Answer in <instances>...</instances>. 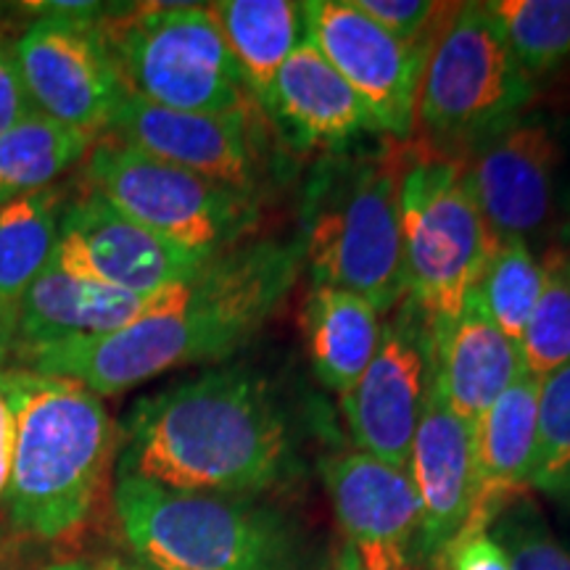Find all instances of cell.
<instances>
[{
  "label": "cell",
  "mask_w": 570,
  "mask_h": 570,
  "mask_svg": "<svg viewBox=\"0 0 570 570\" xmlns=\"http://www.w3.org/2000/svg\"><path fill=\"white\" fill-rule=\"evenodd\" d=\"M302 246L281 240L240 244L214 256L194 281L138 323L101 338L67 341L13 356L19 367L69 377L98 396L246 346L291 296L302 273Z\"/></svg>",
  "instance_id": "obj_1"
},
{
  "label": "cell",
  "mask_w": 570,
  "mask_h": 570,
  "mask_svg": "<svg viewBox=\"0 0 570 570\" xmlns=\"http://www.w3.org/2000/svg\"><path fill=\"white\" fill-rule=\"evenodd\" d=\"M117 475L177 491L254 497L296 465L294 433L262 375L225 367L140 396L119 425Z\"/></svg>",
  "instance_id": "obj_2"
},
{
  "label": "cell",
  "mask_w": 570,
  "mask_h": 570,
  "mask_svg": "<svg viewBox=\"0 0 570 570\" xmlns=\"http://www.w3.org/2000/svg\"><path fill=\"white\" fill-rule=\"evenodd\" d=\"M0 394L17 423L6 512L24 537L59 541L98 508L119 454V425L104 399L69 377L6 365Z\"/></svg>",
  "instance_id": "obj_3"
},
{
  "label": "cell",
  "mask_w": 570,
  "mask_h": 570,
  "mask_svg": "<svg viewBox=\"0 0 570 570\" xmlns=\"http://www.w3.org/2000/svg\"><path fill=\"white\" fill-rule=\"evenodd\" d=\"M402 142L327 151L302 202V262L312 285L367 298L386 317L404 298L399 233Z\"/></svg>",
  "instance_id": "obj_4"
},
{
  "label": "cell",
  "mask_w": 570,
  "mask_h": 570,
  "mask_svg": "<svg viewBox=\"0 0 570 570\" xmlns=\"http://www.w3.org/2000/svg\"><path fill=\"white\" fill-rule=\"evenodd\" d=\"M114 512L132 558L154 570H294L296 539L252 497L198 494L117 475Z\"/></svg>",
  "instance_id": "obj_5"
},
{
  "label": "cell",
  "mask_w": 570,
  "mask_h": 570,
  "mask_svg": "<svg viewBox=\"0 0 570 570\" xmlns=\"http://www.w3.org/2000/svg\"><path fill=\"white\" fill-rule=\"evenodd\" d=\"M399 233L404 296L431 323L458 317L497 244L460 159L417 140L402 142Z\"/></svg>",
  "instance_id": "obj_6"
},
{
  "label": "cell",
  "mask_w": 570,
  "mask_h": 570,
  "mask_svg": "<svg viewBox=\"0 0 570 570\" xmlns=\"http://www.w3.org/2000/svg\"><path fill=\"white\" fill-rule=\"evenodd\" d=\"M531 98L533 82L518 67L487 3H454L428 48L412 140L462 159L523 117Z\"/></svg>",
  "instance_id": "obj_7"
},
{
  "label": "cell",
  "mask_w": 570,
  "mask_h": 570,
  "mask_svg": "<svg viewBox=\"0 0 570 570\" xmlns=\"http://www.w3.org/2000/svg\"><path fill=\"white\" fill-rule=\"evenodd\" d=\"M125 90L177 111H259L209 6H138L104 17ZM262 114V111H259Z\"/></svg>",
  "instance_id": "obj_8"
},
{
  "label": "cell",
  "mask_w": 570,
  "mask_h": 570,
  "mask_svg": "<svg viewBox=\"0 0 570 570\" xmlns=\"http://www.w3.org/2000/svg\"><path fill=\"white\" fill-rule=\"evenodd\" d=\"M85 185L127 219L206 259L230 252L259 223L256 198L159 161L117 138L85 156Z\"/></svg>",
  "instance_id": "obj_9"
},
{
  "label": "cell",
  "mask_w": 570,
  "mask_h": 570,
  "mask_svg": "<svg viewBox=\"0 0 570 570\" xmlns=\"http://www.w3.org/2000/svg\"><path fill=\"white\" fill-rule=\"evenodd\" d=\"M13 46L32 106L48 119L104 138L127 98L104 35L101 3H46Z\"/></svg>",
  "instance_id": "obj_10"
},
{
  "label": "cell",
  "mask_w": 570,
  "mask_h": 570,
  "mask_svg": "<svg viewBox=\"0 0 570 570\" xmlns=\"http://www.w3.org/2000/svg\"><path fill=\"white\" fill-rule=\"evenodd\" d=\"M436 381L433 325L407 296L383 317L365 373L341 396L356 452L407 470L412 439Z\"/></svg>",
  "instance_id": "obj_11"
},
{
  "label": "cell",
  "mask_w": 570,
  "mask_h": 570,
  "mask_svg": "<svg viewBox=\"0 0 570 570\" xmlns=\"http://www.w3.org/2000/svg\"><path fill=\"white\" fill-rule=\"evenodd\" d=\"M304 19L306 40L367 106L377 132L396 142L412 140L431 46L399 40L352 0H309Z\"/></svg>",
  "instance_id": "obj_12"
},
{
  "label": "cell",
  "mask_w": 570,
  "mask_h": 570,
  "mask_svg": "<svg viewBox=\"0 0 570 570\" xmlns=\"http://www.w3.org/2000/svg\"><path fill=\"white\" fill-rule=\"evenodd\" d=\"M259 117V111L164 109L127 92L109 135L154 159L175 164L259 202V188L265 183Z\"/></svg>",
  "instance_id": "obj_13"
},
{
  "label": "cell",
  "mask_w": 570,
  "mask_h": 570,
  "mask_svg": "<svg viewBox=\"0 0 570 570\" xmlns=\"http://www.w3.org/2000/svg\"><path fill=\"white\" fill-rule=\"evenodd\" d=\"M51 262L111 288L159 294L190 283L212 259L159 238L88 190L63 202Z\"/></svg>",
  "instance_id": "obj_14"
},
{
  "label": "cell",
  "mask_w": 570,
  "mask_h": 570,
  "mask_svg": "<svg viewBox=\"0 0 570 570\" xmlns=\"http://www.w3.org/2000/svg\"><path fill=\"white\" fill-rule=\"evenodd\" d=\"M475 204L494 238H539L558 209L562 148L541 117L523 114L462 156Z\"/></svg>",
  "instance_id": "obj_15"
},
{
  "label": "cell",
  "mask_w": 570,
  "mask_h": 570,
  "mask_svg": "<svg viewBox=\"0 0 570 570\" xmlns=\"http://www.w3.org/2000/svg\"><path fill=\"white\" fill-rule=\"evenodd\" d=\"M323 479L362 570H423L420 504L407 470L348 452L325 462Z\"/></svg>",
  "instance_id": "obj_16"
},
{
  "label": "cell",
  "mask_w": 570,
  "mask_h": 570,
  "mask_svg": "<svg viewBox=\"0 0 570 570\" xmlns=\"http://www.w3.org/2000/svg\"><path fill=\"white\" fill-rule=\"evenodd\" d=\"M407 475L420 504V566L441 570L475 502L473 425L454 415L433 386L412 439Z\"/></svg>",
  "instance_id": "obj_17"
},
{
  "label": "cell",
  "mask_w": 570,
  "mask_h": 570,
  "mask_svg": "<svg viewBox=\"0 0 570 570\" xmlns=\"http://www.w3.org/2000/svg\"><path fill=\"white\" fill-rule=\"evenodd\" d=\"M175 288L159 294H132L111 285L63 273L53 262L21 298L11 356L67 341L101 338L138 323L169 302Z\"/></svg>",
  "instance_id": "obj_18"
},
{
  "label": "cell",
  "mask_w": 570,
  "mask_h": 570,
  "mask_svg": "<svg viewBox=\"0 0 570 570\" xmlns=\"http://www.w3.org/2000/svg\"><path fill=\"white\" fill-rule=\"evenodd\" d=\"M433 325L439 396L454 415L475 425L491 404L523 375L520 346L489 317L473 291L458 317Z\"/></svg>",
  "instance_id": "obj_19"
},
{
  "label": "cell",
  "mask_w": 570,
  "mask_h": 570,
  "mask_svg": "<svg viewBox=\"0 0 570 570\" xmlns=\"http://www.w3.org/2000/svg\"><path fill=\"white\" fill-rule=\"evenodd\" d=\"M265 117L302 148L325 154L354 146L362 135H381L367 106L309 40L277 71Z\"/></svg>",
  "instance_id": "obj_20"
},
{
  "label": "cell",
  "mask_w": 570,
  "mask_h": 570,
  "mask_svg": "<svg viewBox=\"0 0 570 570\" xmlns=\"http://www.w3.org/2000/svg\"><path fill=\"white\" fill-rule=\"evenodd\" d=\"M537 446L539 377L523 373L473 425L475 502L465 529H489L504 504L531 489Z\"/></svg>",
  "instance_id": "obj_21"
},
{
  "label": "cell",
  "mask_w": 570,
  "mask_h": 570,
  "mask_svg": "<svg viewBox=\"0 0 570 570\" xmlns=\"http://www.w3.org/2000/svg\"><path fill=\"white\" fill-rule=\"evenodd\" d=\"M230 48L240 82L265 117L277 71L306 40L304 3L296 0H219L209 6Z\"/></svg>",
  "instance_id": "obj_22"
},
{
  "label": "cell",
  "mask_w": 570,
  "mask_h": 570,
  "mask_svg": "<svg viewBox=\"0 0 570 570\" xmlns=\"http://www.w3.org/2000/svg\"><path fill=\"white\" fill-rule=\"evenodd\" d=\"M381 325V312L367 298L312 285L304 304V333L317 381L341 396L352 391L373 360Z\"/></svg>",
  "instance_id": "obj_23"
},
{
  "label": "cell",
  "mask_w": 570,
  "mask_h": 570,
  "mask_svg": "<svg viewBox=\"0 0 570 570\" xmlns=\"http://www.w3.org/2000/svg\"><path fill=\"white\" fill-rule=\"evenodd\" d=\"M67 194L61 185L0 206V344L13 346L21 298L51 265Z\"/></svg>",
  "instance_id": "obj_24"
},
{
  "label": "cell",
  "mask_w": 570,
  "mask_h": 570,
  "mask_svg": "<svg viewBox=\"0 0 570 570\" xmlns=\"http://www.w3.org/2000/svg\"><path fill=\"white\" fill-rule=\"evenodd\" d=\"M96 138L71 130L38 109L0 135V206L51 188L75 164L85 161Z\"/></svg>",
  "instance_id": "obj_25"
},
{
  "label": "cell",
  "mask_w": 570,
  "mask_h": 570,
  "mask_svg": "<svg viewBox=\"0 0 570 570\" xmlns=\"http://www.w3.org/2000/svg\"><path fill=\"white\" fill-rule=\"evenodd\" d=\"M487 9L531 82L568 67L570 0H494Z\"/></svg>",
  "instance_id": "obj_26"
},
{
  "label": "cell",
  "mask_w": 570,
  "mask_h": 570,
  "mask_svg": "<svg viewBox=\"0 0 570 570\" xmlns=\"http://www.w3.org/2000/svg\"><path fill=\"white\" fill-rule=\"evenodd\" d=\"M544 285L541 259L529 240L499 238L479 281V296L499 331L520 346Z\"/></svg>",
  "instance_id": "obj_27"
},
{
  "label": "cell",
  "mask_w": 570,
  "mask_h": 570,
  "mask_svg": "<svg viewBox=\"0 0 570 570\" xmlns=\"http://www.w3.org/2000/svg\"><path fill=\"white\" fill-rule=\"evenodd\" d=\"M541 269V296L520 338L523 373L539 381L570 365V244L547 246Z\"/></svg>",
  "instance_id": "obj_28"
},
{
  "label": "cell",
  "mask_w": 570,
  "mask_h": 570,
  "mask_svg": "<svg viewBox=\"0 0 570 570\" xmlns=\"http://www.w3.org/2000/svg\"><path fill=\"white\" fill-rule=\"evenodd\" d=\"M531 489L570 504V365L539 381V446Z\"/></svg>",
  "instance_id": "obj_29"
},
{
  "label": "cell",
  "mask_w": 570,
  "mask_h": 570,
  "mask_svg": "<svg viewBox=\"0 0 570 570\" xmlns=\"http://www.w3.org/2000/svg\"><path fill=\"white\" fill-rule=\"evenodd\" d=\"M489 531L504 547L512 570H570V550L525 494L504 504Z\"/></svg>",
  "instance_id": "obj_30"
},
{
  "label": "cell",
  "mask_w": 570,
  "mask_h": 570,
  "mask_svg": "<svg viewBox=\"0 0 570 570\" xmlns=\"http://www.w3.org/2000/svg\"><path fill=\"white\" fill-rule=\"evenodd\" d=\"M352 3L383 30L415 46H431L441 21L452 11V6L431 3V0H352Z\"/></svg>",
  "instance_id": "obj_31"
},
{
  "label": "cell",
  "mask_w": 570,
  "mask_h": 570,
  "mask_svg": "<svg viewBox=\"0 0 570 570\" xmlns=\"http://www.w3.org/2000/svg\"><path fill=\"white\" fill-rule=\"evenodd\" d=\"M446 566L449 570H512L508 552L487 525H470L462 531L449 547Z\"/></svg>",
  "instance_id": "obj_32"
},
{
  "label": "cell",
  "mask_w": 570,
  "mask_h": 570,
  "mask_svg": "<svg viewBox=\"0 0 570 570\" xmlns=\"http://www.w3.org/2000/svg\"><path fill=\"white\" fill-rule=\"evenodd\" d=\"M30 111H35V106L21 80L13 46L0 40V135L9 132Z\"/></svg>",
  "instance_id": "obj_33"
},
{
  "label": "cell",
  "mask_w": 570,
  "mask_h": 570,
  "mask_svg": "<svg viewBox=\"0 0 570 570\" xmlns=\"http://www.w3.org/2000/svg\"><path fill=\"white\" fill-rule=\"evenodd\" d=\"M13 446H17V423H13L9 402L0 394V499L6 497V489H9L11 481Z\"/></svg>",
  "instance_id": "obj_34"
},
{
  "label": "cell",
  "mask_w": 570,
  "mask_h": 570,
  "mask_svg": "<svg viewBox=\"0 0 570 570\" xmlns=\"http://www.w3.org/2000/svg\"><path fill=\"white\" fill-rule=\"evenodd\" d=\"M90 568L92 570H154V568L142 566V562L135 558H104V560L92 562Z\"/></svg>",
  "instance_id": "obj_35"
},
{
  "label": "cell",
  "mask_w": 570,
  "mask_h": 570,
  "mask_svg": "<svg viewBox=\"0 0 570 570\" xmlns=\"http://www.w3.org/2000/svg\"><path fill=\"white\" fill-rule=\"evenodd\" d=\"M331 570H362L360 560H356V554H354L352 547L344 544V550L338 552V558H336V562H333Z\"/></svg>",
  "instance_id": "obj_36"
},
{
  "label": "cell",
  "mask_w": 570,
  "mask_h": 570,
  "mask_svg": "<svg viewBox=\"0 0 570 570\" xmlns=\"http://www.w3.org/2000/svg\"><path fill=\"white\" fill-rule=\"evenodd\" d=\"M90 562H82V560H61V562H51V566H42V568H35V570H88Z\"/></svg>",
  "instance_id": "obj_37"
},
{
  "label": "cell",
  "mask_w": 570,
  "mask_h": 570,
  "mask_svg": "<svg viewBox=\"0 0 570 570\" xmlns=\"http://www.w3.org/2000/svg\"><path fill=\"white\" fill-rule=\"evenodd\" d=\"M9 360H11V354H9V348H6L3 344H0V370H3L6 365H9Z\"/></svg>",
  "instance_id": "obj_38"
},
{
  "label": "cell",
  "mask_w": 570,
  "mask_h": 570,
  "mask_svg": "<svg viewBox=\"0 0 570 570\" xmlns=\"http://www.w3.org/2000/svg\"><path fill=\"white\" fill-rule=\"evenodd\" d=\"M88 570H92V568H90V566H88Z\"/></svg>",
  "instance_id": "obj_39"
}]
</instances>
